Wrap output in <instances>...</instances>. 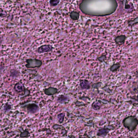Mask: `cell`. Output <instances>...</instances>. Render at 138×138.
Masks as SVG:
<instances>
[{"mask_svg": "<svg viewBox=\"0 0 138 138\" xmlns=\"http://www.w3.org/2000/svg\"><path fill=\"white\" fill-rule=\"evenodd\" d=\"M57 92V89L53 87H50L45 90V93L47 95H52L56 94Z\"/></svg>", "mask_w": 138, "mask_h": 138, "instance_id": "5", "label": "cell"}, {"mask_svg": "<svg viewBox=\"0 0 138 138\" xmlns=\"http://www.w3.org/2000/svg\"><path fill=\"white\" fill-rule=\"evenodd\" d=\"M11 75L13 77H17L19 74L17 70H12L11 71Z\"/></svg>", "mask_w": 138, "mask_h": 138, "instance_id": "12", "label": "cell"}, {"mask_svg": "<svg viewBox=\"0 0 138 138\" xmlns=\"http://www.w3.org/2000/svg\"><path fill=\"white\" fill-rule=\"evenodd\" d=\"M60 0H50V4L52 6H56L60 3Z\"/></svg>", "mask_w": 138, "mask_h": 138, "instance_id": "9", "label": "cell"}, {"mask_svg": "<svg viewBox=\"0 0 138 138\" xmlns=\"http://www.w3.org/2000/svg\"><path fill=\"white\" fill-rule=\"evenodd\" d=\"M70 16L72 20H77L80 18V14L77 12L73 11L70 13Z\"/></svg>", "mask_w": 138, "mask_h": 138, "instance_id": "6", "label": "cell"}, {"mask_svg": "<svg viewBox=\"0 0 138 138\" xmlns=\"http://www.w3.org/2000/svg\"><path fill=\"white\" fill-rule=\"evenodd\" d=\"M53 47L50 45H44L41 46L37 49V52L39 53H44L52 51Z\"/></svg>", "mask_w": 138, "mask_h": 138, "instance_id": "3", "label": "cell"}, {"mask_svg": "<svg viewBox=\"0 0 138 138\" xmlns=\"http://www.w3.org/2000/svg\"><path fill=\"white\" fill-rule=\"evenodd\" d=\"M125 39V36H120L119 37H118L116 38L115 39V41H116L117 43H120V42H122L124 41Z\"/></svg>", "mask_w": 138, "mask_h": 138, "instance_id": "8", "label": "cell"}, {"mask_svg": "<svg viewBox=\"0 0 138 138\" xmlns=\"http://www.w3.org/2000/svg\"><path fill=\"white\" fill-rule=\"evenodd\" d=\"M68 98L67 97L64 96V95H60V96L58 98V101L59 103H63L64 102L67 101L68 100Z\"/></svg>", "mask_w": 138, "mask_h": 138, "instance_id": "7", "label": "cell"}, {"mask_svg": "<svg viewBox=\"0 0 138 138\" xmlns=\"http://www.w3.org/2000/svg\"><path fill=\"white\" fill-rule=\"evenodd\" d=\"M12 108V106L9 103H7L4 105V110L5 111H10Z\"/></svg>", "mask_w": 138, "mask_h": 138, "instance_id": "11", "label": "cell"}, {"mask_svg": "<svg viewBox=\"0 0 138 138\" xmlns=\"http://www.w3.org/2000/svg\"><path fill=\"white\" fill-rule=\"evenodd\" d=\"M26 109L28 112L31 114H34L39 111V107L34 103H32L28 104L26 106Z\"/></svg>", "mask_w": 138, "mask_h": 138, "instance_id": "2", "label": "cell"}, {"mask_svg": "<svg viewBox=\"0 0 138 138\" xmlns=\"http://www.w3.org/2000/svg\"><path fill=\"white\" fill-rule=\"evenodd\" d=\"M64 115L63 113H60L58 115V118L60 123H62L64 120Z\"/></svg>", "mask_w": 138, "mask_h": 138, "instance_id": "10", "label": "cell"}, {"mask_svg": "<svg viewBox=\"0 0 138 138\" xmlns=\"http://www.w3.org/2000/svg\"><path fill=\"white\" fill-rule=\"evenodd\" d=\"M27 64L26 66L27 68H36L39 67L42 65V63L40 60L37 59H28L26 60Z\"/></svg>", "mask_w": 138, "mask_h": 138, "instance_id": "1", "label": "cell"}, {"mask_svg": "<svg viewBox=\"0 0 138 138\" xmlns=\"http://www.w3.org/2000/svg\"><path fill=\"white\" fill-rule=\"evenodd\" d=\"M14 89L17 92H22L25 90V87L22 83L18 82L15 85Z\"/></svg>", "mask_w": 138, "mask_h": 138, "instance_id": "4", "label": "cell"}]
</instances>
